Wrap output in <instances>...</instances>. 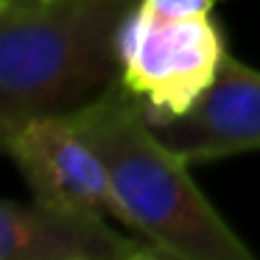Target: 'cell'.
<instances>
[{"label": "cell", "mask_w": 260, "mask_h": 260, "mask_svg": "<svg viewBox=\"0 0 260 260\" xmlns=\"http://www.w3.org/2000/svg\"><path fill=\"white\" fill-rule=\"evenodd\" d=\"M23 3H34V0H0V6H23Z\"/></svg>", "instance_id": "cell-7"}, {"label": "cell", "mask_w": 260, "mask_h": 260, "mask_svg": "<svg viewBox=\"0 0 260 260\" xmlns=\"http://www.w3.org/2000/svg\"><path fill=\"white\" fill-rule=\"evenodd\" d=\"M0 257L3 260H146L157 257L140 238L112 226V218L42 202L0 204Z\"/></svg>", "instance_id": "cell-6"}, {"label": "cell", "mask_w": 260, "mask_h": 260, "mask_svg": "<svg viewBox=\"0 0 260 260\" xmlns=\"http://www.w3.org/2000/svg\"><path fill=\"white\" fill-rule=\"evenodd\" d=\"M137 0L0 6V135L64 115L120 81V28Z\"/></svg>", "instance_id": "cell-2"}, {"label": "cell", "mask_w": 260, "mask_h": 260, "mask_svg": "<svg viewBox=\"0 0 260 260\" xmlns=\"http://www.w3.org/2000/svg\"><path fill=\"white\" fill-rule=\"evenodd\" d=\"M34 202L120 221V204L101 157L68 115H45L0 135Z\"/></svg>", "instance_id": "cell-4"}, {"label": "cell", "mask_w": 260, "mask_h": 260, "mask_svg": "<svg viewBox=\"0 0 260 260\" xmlns=\"http://www.w3.org/2000/svg\"><path fill=\"white\" fill-rule=\"evenodd\" d=\"M148 123L190 165L260 151V70L226 53L215 79L185 112Z\"/></svg>", "instance_id": "cell-5"}, {"label": "cell", "mask_w": 260, "mask_h": 260, "mask_svg": "<svg viewBox=\"0 0 260 260\" xmlns=\"http://www.w3.org/2000/svg\"><path fill=\"white\" fill-rule=\"evenodd\" d=\"M64 115L101 157L120 204V224L137 232L157 257H254L193 182L190 162L151 129L123 81L109 84L101 95Z\"/></svg>", "instance_id": "cell-1"}, {"label": "cell", "mask_w": 260, "mask_h": 260, "mask_svg": "<svg viewBox=\"0 0 260 260\" xmlns=\"http://www.w3.org/2000/svg\"><path fill=\"white\" fill-rule=\"evenodd\" d=\"M120 81L148 120L179 115L215 79L226 45L213 17L168 20L137 6L120 28Z\"/></svg>", "instance_id": "cell-3"}]
</instances>
